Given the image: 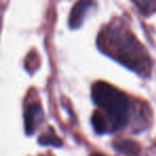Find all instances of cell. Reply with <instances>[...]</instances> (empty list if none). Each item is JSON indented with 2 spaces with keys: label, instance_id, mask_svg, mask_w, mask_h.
<instances>
[{
  "label": "cell",
  "instance_id": "obj_1",
  "mask_svg": "<svg viewBox=\"0 0 156 156\" xmlns=\"http://www.w3.org/2000/svg\"><path fill=\"white\" fill-rule=\"evenodd\" d=\"M98 45L102 51L137 74L150 73V56L135 35L123 27L108 26L98 37Z\"/></svg>",
  "mask_w": 156,
  "mask_h": 156
},
{
  "label": "cell",
  "instance_id": "obj_5",
  "mask_svg": "<svg viewBox=\"0 0 156 156\" xmlns=\"http://www.w3.org/2000/svg\"><path fill=\"white\" fill-rule=\"evenodd\" d=\"M113 147L118 152L126 156H137L140 152V147L135 141L128 139H120L113 142Z\"/></svg>",
  "mask_w": 156,
  "mask_h": 156
},
{
  "label": "cell",
  "instance_id": "obj_7",
  "mask_svg": "<svg viewBox=\"0 0 156 156\" xmlns=\"http://www.w3.org/2000/svg\"><path fill=\"white\" fill-rule=\"evenodd\" d=\"M39 143L42 145H51V147H60L62 145V141L55 134H44L39 138Z\"/></svg>",
  "mask_w": 156,
  "mask_h": 156
},
{
  "label": "cell",
  "instance_id": "obj_4",
  "mask_svg": "<svg viewBox=\"0 0 156 156\" xmlns=\"http://www.w3.org/2000/svg\"><path fill=\"white\" fill-rule=\"evenodd\" d=\"M93 7L92 0H79L69 14V25L72 29H77L83 24L87 13L91 8Z\"/></svg>",
  "mask_w": 156,
  "mask_h": 156
},
{
  "label": "cell",
  "instance_id": "obj_3",
  "mask_svg": "<svg viewBox=\"0 0 156 156\" xmlns=\"http://www.w3.org/2000/svg\"><path fill=\"white\" fill-rule=\"evenodd\" d=\"M25 119V130L27 135H32L35 130L39 128L41 123L44 119V112L41 105L34 103V104L29 105L26 108L24 115Z\"/></svg>",
  "mask_w": 156,
  "mask_h": 156
},
{
  "label": "cell",
  "instance_id": "obj_2",
  "mask_svg": "<svg viewBox=\"0 0 156 156\" xmlns=\"http://www.w3.org/2000/svg\"><path fill=\"white\" fill-rule=\"evenodd\" d=\"M92 100L106 112L110 130H118L128 123L132 105L127 96L117 88L104 81H98L92 87Z\"/></svg>",
  "mask_w": 156,
  "mask_h": 156
},
{
  "label": "cell",
  "instance_id": "obj_9",
  "mask_svg": "<svg viewBox=\"0 0 156 156\" xmlns=\"http://www.w3.org/2000/svg\"><path fill=\"white\" fill-rule=\"evenodd\" d=\"M91 156H106V155L101 154V153H93V154H91Z\"/></svg>",
  "mask_w": 156,
  "mask_h": 156
},
{
  "label": "cell",
  "instance_id": "obj_8",
  "mask_svg": "<svg viewBox=\"0 0 156 156\" xmlns=\"http://www.w3.org/2000/svg\"><path fill=\"white\" fill-rule=\"evenodd\" d=\"M144 14H152L156 11V0H134Z\"/></svg>",
  "mask_w": 156,
  "mask_h": 156
},
{
  "label": "cell",
  "instance_id": "obj_6",
  "mask_svg": "<svg viewBox=\"0 0 156 156\" xmlns=\"http://www.w3.org/2000/svg\"><path fill=\"white\" fill-rule=\"evenodd\" d=\"M92 125L98 134H104L108 130V122L103 113L100 111H95L92 115Z\"/></svg>",
  "mask_w": 156,
  "mask_h": 156
}]
</instances>
